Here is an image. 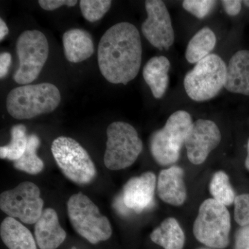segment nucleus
Masks as SVG:
<instances>
[{"mask_svg": "<svg viewBox=\"0 0 249 249\" xmlns=\"http://www.w3.org/2000/svg\"><path fill=\"white\" fill-rule=\"evenodd\" d=\"M142 60V40L134 24L118 23L103 34L98 44V62L108 82L127 85L138 75Z\"/></svg>", "mask_w": 249, "mask_h": 249, "instance_id": "obj_1", "label": "nucleus"}, {"mask_svg": "<svg viewBox=\"0 0 249 249\" xmlns=\"http://www.w3.org/2000/svg\"><path fill=\"white\" fill-rule=\"evenodd\" d=\"M61 95L52 83L26 85L11 90L6 98V109L18 120L49 114L58 107Z\"/></svg>", "mask_w": 249, "mask_h": 249, "instance_id": "obj_2", "label": "nucleus"}, {"mask_svg": "<svg viewBox=\"0 0 249 249\" xmlns=\"http://www.w3.org/2000/svg\"><path fill=\"white\" fill-rule=\"evenodd\" d=\"M193 124L189 113L178 110L170 116L163 128L152 133L150 152L158 164L168 166L178 161Z\"/></svg>", "mask_w": 249, "mask_h": 249, "instance_id": "obj_3", "label": "nucleus"}, {"mask_svg": "<svg viewBox=\"0 0 249 249\" xmlns=\"http://www.w3.org/2000/svg\"><path fill=\"white\" fill-rule=\"evenodd\" d=\"M227 70V65L220 56L210 54L185 76L183 85L187 95L196 102L215 97L224 88Z\"/></svg>", "mask_w": 249, "mask_h": 249, "instance_id": "obj_4", "label": "nucleus"}, {"mask_svg": "<svg viewBox=\"0 0 249 249\" xmlns=\"http://www.w3.org/2000/svg\"><path fill=\"white\" fill-rule=\"evenodd\" d=\"M67 211L72 227L90 243L96 245L110 238L109 219L88 196L82 193L73 195L67 202Z\"/></svg>", "mask_w": 249, "mask_h": 249, "instance_id": "obj_5", "label": "nucleus"}, {"mask_svg": "<svg viewBox=\"0 0 249 249\" xmlns=\"http://www.w3.org/2000/svg\"><path fill=\"white\" fill-rule=\"evenodd\" d=\"M231 228V216L227 206L211 198L199 207L193 233L196 240L206 247L223 249L229 245Z\"/></svg>", "mask_w": 249, "mask_h": 249, "instance_id": "obj_6", "label": "nucleus"}, {"mask_svg": "<svg viewBox=\"0 0 249 249\" xmlns=\"http://www.w3.org/2000/svg\"><path fill=\"white\" fill-rule=\"evenodd\" d=\"M107 137L104 163L109 170L128 168L142 153V141L136 129L127 123L116 121L109 124Z\"/></svg>", "mask_w": 249, "mask_h": 249, "instance_id": "obj_7", "label": "nucleus"}, {"mask_svg": "<svg viewBox=\"0 0 249 249\" xmlns=\"http://www.w3.org/2000/svg\"><path fill=\"white\" fill-rule=\"evenodd\" d=\"M52 152L62 173L73 182L89 184L96 178V167L91 157L74 139L58 137L52 142Z\"/></svg>", "mask_w": 249, "mask_h": 249, "instance_id": "obj_8", "label": "nucleus"}, {"mask_svg": "<svg viewBox=\"0 0 249 249\" xmlns=\"http://www.w3.org/2000/svg\"><path fill=\"white\" fill-rule=\"evenodd\" d=\"M16 52L19 67L14 79L26 85L37 79L49 56V43L45 34L40 31H24L18 37Z\"/></svg>", "mask_w": 249, "mask_h": 249, "instance_id": "obj_9", "label": "nucleus"}, {"mask_svg": "<svg viewBox=\"0 0 249 249\" xmlns=\"http://www.w3.org/2000/svg\"><path fill=\"white\" fill-rule=\"evenodd\" d=\"M43 206L40 189L30 181L19 183L14 189L3 192L0 196L1 211L24 224H36L43 213Z\"/></svg>", "mask_w": 249, "mask_h": 249, "instance_id": "obj_10", "label": "nucleus"}, {"mask_svg": "<svg viewBox=\"0 0 249 249\" xmlns=\"http://www.w3.org/2000/svg\"><path fill=\"white\" fill-rule=\"evenodd\" d=\"M147 17L142 26V34L153 47L168 50L175 42V32L166 6L160 0L145 1Z\"/></svg>", "mask_w": 249, "mask_h": 249, "instance_id": "obj_11", "label": "nucleus"}, {"mask_svg": "<svg viewBox=\"0 0 249 249\" xmlns=\"http://www.w3.org/2000/svg\"><path fill=\"white\" fill-rule=\"evenodd\" d=\"M221 140L222 134L215 123L207 119L196 121L185 142L188 160L193 164H202Z\"/></svg>", "mask_w": 249, "mask_h": 249, "instance_id": "obj_12", "label": "nucleus"}, {"mask_svg": "<svg viewBox=\"0 0 249 249\" xmlns=\"http://www.w3.org/2000/svg\"><path fill=\"white\" fill-rule=\"evenodd\" d=\"M157 178L152 172L134 177L125 183L121 200L124 207L137 213L148 209L153 203Z\"/></svg>", "mask_w": 249, "mask_h": 249, "instance_id": "obj_13", "label": "nucleus"}, {"mask_svg": "<svg viewBox=\"0 0 249 249\" xmlns=\"http://www.w3.org/2000/svg\"><path fill=\"white\" fill-rule=\"evenodd\" d=\"M183 176L184 171L178 165H173L160 172L157 188L158 196L162 201L175 206L184 204L187 193Z\"/></svg>", "mask_w": 249, "mask_h": 249, "instance_id": "obj_14", "label": "nucleus"}, {"mask_svg": "<svg viewBox=\"0 0 249 249\" xmlns=\"http://www.w3.org/2000/svg\"><path fill=\"white\" fill-rule=\"evenodd\" d=\"M36 243L40 249H56L63 243L66 232L60 226L53 209H46L35 225Z\"/></svg>", "mask_w": 249, "mask_h": 249, "instance_id": "obj_15", "label": "nucleus"}, {"mask_svg": "<svg viewBox=\"0 0 249 249\" xmlns=\"http://www.w3.org/2000/svg\"><path fill=\"white\" fill-rule=\"evenodd\" d=\"M224 88L234 93L249 96V51L240 50L230 59Z\"/></svg>", "mask_w": 249, "mask_h": 249, "instance_id": "obj_16", "label": "nucleus"}, {"mask_svg": "<svg viewBox=\"0 0 249 249\" xmlns=\"http://www.w3.org/2000/svg\"><path fill=\"white\" fill-rule=\"evenodd\" d=\"M64 53L68 61L73 63L84 61L94 52V45L89 32L80 29L67 31L62 36Z\"/></svg>", "mask_w": 249, "mask_h": 249, "instance_id": "obj_17", "label": "nucleus"}, {"mask_svg": "<svg viewBox=\"0 0 249 249\" xmlns=\"http://www.w3.org/2000/svg\"><path fill=\"white\" fill-rule=\"evenodd\" d=\"M170 62L165 56L150 58L142 70V76L151 89L154 97L160 99L164 96L169 85Z\"/></svg>", "mask_w": 249, "mask_h": 249, "instance_id": "obj_18", "label": "nucleus"}, {"mask_svg": "<svg viewBox=\"0 0 249 249\" xmlns=\"http://www.w3.org/2000/svg\"><path fill=\"white\" fill-rule=\"evenodd\" d=\"M0 235L9 249H37L30 231L14 218H5L0 227Z\"/></svg>", "mask_w": 249, "mask_h": 249, "instance_id": "obj_19", "label": "nucleus"}, {"mask_svg": "<svg viewBox=\"0 0 249 249\" xmlns=\"http://www.w3.org/2000/svg\"><path fill=\"white\" fill-rule=\"evenodd\" d=\"M150 239L164 249H183L185 234L176 219L167 218L152 231Z\"/></svg>", "mask_w": 249, "mask_h": 249, "instance_id": "obj_20", "label": "nucleus"}, {"mask_svg": "<svg viewBox=\"0 0 249 249\" xmlns=\"http://www.w3.org/2000/svg\"><path fill=\"white\" fill-rule=\"evenodd\" d=\"M217 38L213 31L205 27L196 33L188 42L186 50L187 61L196 64L207 57L215 47Z\"/></svg>", "mask_w": 249, "mask_h": 249, "instance_id": "obj_21", "label": "nucleus"}, {"mask_svg": "<svg viewBox=\"0 0 249 249\" xmlns=\"http://www.w3.org/2000/svg\"><path fill=\"white\" fill-rule=\"evenodd\" d=\"M40 145V140L37 135H29L27 149L22 157L14 161L15 168L33 175L41 173L44 168V163L37 155V150Z\"/></svg>", "mask_w": 249, "mask_h": 249, "instance_id": "obj_22", "label": "nucleus"}, {"mask_svg": "<svg viewBox=\"0 0 249 249\" xmlns=\"http://www.w3.org/2000/svg\"><path fill=\"white\" fill-rule=\"evenodd\" d=\"M11 141L9 144L0 147V157L2 160L16 161L23 155L27 149L28 138L27 128L18 124L11 128Z\"/></svg>", "mask_w": 249, "mask_h": 249, "instance_id": "obj_23", "label": "nucleus"}, {"mask_svg": "<svg viewBox=\"0 0 249 249\" xmlns=\"http://www.w3.org/2000/svg\"><path fill=\"white\" fill-rule=\"evenodd\" d=\"M209 191L214 200L225 206L235 202V192L231 185L229 177L222 170L214 174L210 183Z\"/></svg>", "mask_w": 249, "mask_h": 249, "instance_id": "obj_24", "label": "nucleus"}, {"mask_svg": "<svg viewBox=\"0 0 249 249\" xmlns=\"http://www.w3.org/2000/svg\"><path fill=\"white\" fill-rule=\"evenodd\" d=\"M112 1L110 0H81L80 11L85 19L94 22L103 18L109 9Z\"/></svg>", "mask_w": 249, "mask_h": 249, "instance_id": "obj_25", "label": "nucleus"}, {"mask_svg": "<svg viewBox=\"0 0 249 249\" xmlns=\"http://www.w3.org/2000/svg\"><path fill=\"white\" fill-rule=\"evenodd\" d=\"M217 1L213 0H185L183 9L198 19H204L213 9Z\"/></svg>", "mask_w": 249, "mask_h": 249, "instance_id": "obj_26", "label": "nucleus"}, {"mask_svg": "<svg viewBox=\"0 0 249 249\" xmlns=\"http://www.w3.org/2000/svg\"><path fill=\"white\" fill-rule=\"evenodd\" d=\"M234 218L240 226L249 225V194H242L236 196Z\"/></svg>", "mask_w": 249, "mask_h": 249, "instance_id": "obj_27", "label": "nucleus"}, {"mask_svg": "<svg viewBox=\"0 0 249 249\" xmlns=\"http://www.w3.org/2000/svg\"><path fill=\"white\" fill-rule=\"evenodd\" d=\"M234 249H249V225L240 227L235 232Z\"/></svg>", "mask_w": 249, "mask_h": 249, "instance_id": "obj_28", "label": "nucleus"}, {"mask_svg": "<svg viewBox=\"0 0 249 249\" xmlns=\"http://www.w3.org/2000/svg\"><path fill=\"white\" fill-rule=\"evenodd\" d=\"M78 3L76 0H40L38 4L45 11H53L62 6H74Z\"/></svg>", "mask_w": 249, "mask_h": 249, "instance_id": "obj_29", "label": "nucleus"}, {"mask_svg": "<svg viewBox=\"0 0 249 249\" xmlns=\"http://www.w3.org/2000/svg\"><path fill=\"white\" fill-rule=\"evenodd\" d=\"M224 11L229 16H236L242 9V1L240 0H223L221 1Z\"/></svg>", "mask_w": 249, "mask_h": 249, "instance_id": "obj_30", "label": "nucleus"}, {"mask_svg": "<svg viewBox=\"0 0 249 249\" xmlns=\"http://www.w3.org/2000/svg\"><path fill=\"white\" fill-rule=\"evenodd\" d=\"M12 61V57L8 52L0 54V78L3 79L7 76L10 66Z\"/></svg>", "mask_w": 249, "mask_h": 249, "instance_id": "obj_31", "label": "nucleus"}, {"mask_svg": "<svg viewBox=\"0 0 249 249\" xmlns=\"http://www.w3.org/2000/svg\"><path fill=\"white\" fill-rule=\"evenodd\" d=\"M9 34V28L2 19H0V40L2 41Z\"/></svg>", "mask_w": 249, "mask_h": 249, "instance_id": "obj_32", "label": "nucleus"}, {"mask_svg": "<svg viewBox=\"0 0 249 249\" xmlns=\"http://www.w3.org/2000/svg\"><path fill=\"white\" fill-rule=\"evenodd\" d=\"M245 167L249 171V139L247 144V157L245 160Z\"/></svg>", "mask_w": 249, "mask_h": 249, "instance_id": "obj_33", "label": "nucleus"}, {"mask_svg": "<svg viewBox=\"0 0 249 249\" xmlns=\"http://www.w3.org/2000/svg\"><path fill=\"white\" fill-rule=\"evenodd\" d=\"M242 2L244 3L246 6L249 7V0H245V1H242Z\"/></svg>", "mask_w": 249, "mask_h": 249, "instance_id": "obj_34", "label": "nucleus"}, {"mask_svg": "<svg viewBox=\"0 0 249 249\" xmlns=\"http://www.w3.org/2000/svg\"><path fill=\"white\" fill-rule=\"evenodd\" d=\"M71 249H78L76 247H72Z\"/></svg>", "mask_w": 249, "mask_h": 249, "instance_id": "obj_35", "label": "nucleus"}, {"mask_svg": "<svg viewBox=\"0 0 249 249\" xmlns=\"http://www.w3.org/2000/svg\"></svg>", "mask_w": 249, "mask_h": 249, "instance_id": "obj_36", "label": "nucleus"}]
</instances>
